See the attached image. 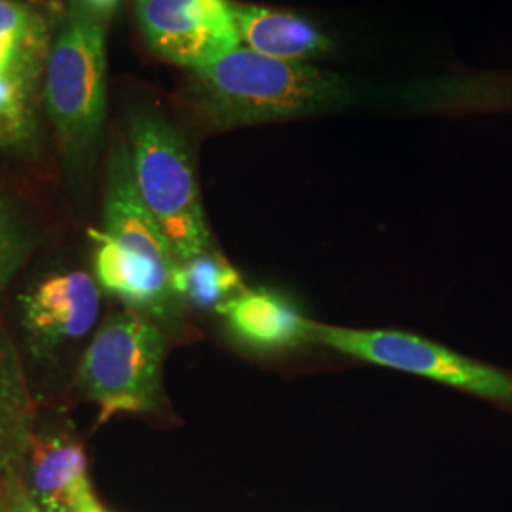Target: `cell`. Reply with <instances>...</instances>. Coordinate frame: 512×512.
Here are the masks:
<instances>
[{"label":"cell","mask_w":512,"mask_h":512,"mask_svg":"<svg viewBox=\"0 0 512 512\" xmlns=\"http://www.w3.org/2000/svg\"><path fill=\"white\" fill-rule=\"evenodd\" d=\"M21 478L42 512H80L95 497L84 446L59 427H38Z\"/></svg>","instance_id":"30bf717a"},{"label":"cell","mask_w":512,"mask_h":512,"mask_svg":"<svg viewBox=\"0 0 512 512\" xmlns=\"http://www.w3.org/2000/svg\"><path fill=\"white\" fill-rule=\"evenodd\" d=\"M37 429V406L18 348L0 325V476L21 471Z\"/></svg>","instance_id":"4fadbf2b"},{"label":"cell","mask_w":512,"mask_h":512,"mask_svg":"<svg viewBox=\"0 0 512 512\" xmlns=\"http://www.w3.org/2000/svg\"><path fill=\"white\" fill-rule=\"evenodd\" d=\"M0 512H6V495H4V484L0 478Z\"/></svg>","instance_id":"44dd1931"},{"label":"cell","mask_w":512,"mask_h":512,"mask_svg":"<svg viewBox=\"0 0 512 512\" xmlns=\"http://www.w3.org/2000/svg\"><path fill=\"white\" fill-rule=\"evenodd\" d=\"M80 512H109L99 501H97V497H93V499H90L84 507H82V511Z\"/></svg>","instance_id":"ffe728a7"},{"label":"cell","mask_w":512,"mask_h":512,"mask_svg":"<svg viewBox=\"0 0 512 512\" xmlns=\"http://www.w3.org/2000/svg\"><path fill=\"white\" fill-rule=\"evenodd\" d=\"M44 73L0 76V150L29 154L38 143V86Z\"/></svg>","instance_id":"2e32d148"},{"label":"cell","mask_w":512,"mask_h":512,"mask_svg":"<svg viewBox=\"0 0 512 512\" xmlns=\"http://www.w3.org/2000/svg\"><path fill=\"white\" fill-rule=\"evenodd\" d=\"M110 239L135 255L175 272L179 264L158 222L143 202L129 158L124 133H116L110 143L103 190V230Z\"/></svg>","instance_id":"ba28073f"},{"label":"cell","mask_w":512,"mask_h":512,"mask_svg":"<svg viewBox=\"0 0 512 512\" xmlns=\"http://www.w3.org/2000/svg\"><path fill=\"white\" fill-rule=\"evenodd\" d=\"M37 247V230L21 203L0 186V298Z\"/></svg>","instance_id":"e0dca14e"},{"label":"cell","mask_w":512,"mask_h":512,"mask_svg":"<svg viewBox=\"0 0 512 512\" xmlns=\"http://www.w3.org/2000/svg\"><path fill=\"white\" fill-rule=\"evenodd\" d=\"M219 313L232 336L258 351H285L313 344L315 321L266 289H245L228 300Z\"/></svg>","instance_id":"8fae6325"},{"label":"cell","mask_w":512,"mask_h":512,"mask_svg":"<svg viewBox=\"0 0 512 512\" xmlns=\"http://www.w3.org/2000/svg\"><path fill=\"white\" fill-rule=\"evenodd\" d=\"M52 31L31 6L0 0V76L44 73Z\"/></svg>","instance_id":"5bb4252c"},{"label":"cell","mask_w":512,"mask_h":512,"mask_svg":"<svg viewBox=\"0 0 512 512\" xmlns=\"http://www.w3.org/2000/svg\"><path fill=\"white\" fill-rule=\"evenodd\" d=\"M234 18L243 48L289 63H310L334 48L323 31L296 12L234 2Z\"/></svg>","instance_id":"7c38bea8"},{"label":"cell","mask_w":512,"mask_h":512,"mask_svg":"<svg viewBox=\"0 0 512 512\" xmlns=\"http://www.w3.org/2000/svg\"><path fill=\"white\" fill-rule=\"evenodd\" d=\"M181 99L198 126L228 131L342 109L351 101V86L344 76L310 63L279 61L239 46L192 71Z\"/></svg>","instance_id":"6da1fadb"},{"label":"cell","mask_w":512,"mask_h":512,"mask_svg":"<svg viewBox=\"0 0 512 512\" xmlns=\"http://www.w3.org/2000/svg\"><path fill=\"white\" fill-rule=\"evenodd\" d=\"M19 325L31 355L44 361L92 332L101 310V289L82 270L38 279L19 294Z\"/></svg>","instance_id":"52a82bcc"},{"label":"cell","mask_w":512,"mask_h":512,"mask_svg":"<svg viewBox=\"0 0 512 512\" xmlns=\"http://www.w3.org/2000/svg\"><path fill=\"white\" fill-rule=\"evenodd\" d=\"M0 478L6 495V512H42L31 495L27 494L21 471H8Z\"/></svg>","instance_id":"ac0fdd59"},{"label":"cell","mask_w":512,"mask_h":512,"mask_svg":"<svg viewBox=\"0 0 512 512\" xmlns=\"http://www.w3.org/2000/svg\"><path fill=\"white\" fill-rule=\"evenodd\" d=\"M173 289L184 306L219 311L247 287L238 270L219 251H209L175 266Z\"/></svg>","instance_id":"9a60e30c"},{"label":"cell","mask_w":512,"mask_h":512,"mask_svg":"<svg viewBox=\"0 0 512 512\" xmlns=\"http://www.w3.org/2000/svg\"><path fill=\"white\" fill-rule=\"evenodd\" d=\"M124 135L137 190L177 262L217 251L183 133L160 110L137 107L128 114Z\"/></svg>","instance_id":"3957f363"},{"label":"cell","mask_w":512,"mask_h":512,"mask_svg":"<svg viewBox=\"0 0 512 512\" xmlns=\"http://www.w3.org/2000/svg\"><path fill=\"white\" fill-rule=\"evenodd\" d=\"M42 90L65 171H92L107 118V31L78 0L50 42Z\"/></svg>","instance_id":"7a4b0ae2"},{"label":"cell","mask_w":512,"mask_h":512,"mask_svg":"<svg viewBox=\"0 0 512 512\" xmlns=\"http://www.w3.org/2000/svg\"><path fill=\"white\" fill-rule=\"evenodd\" d=\"M313 344H323L366 363L423 376L492 403L512 406V374L478 363L416 334L401 330L342 329L315 323Z\"/></svg>","instance_id":"5b68a950"},{"label":"cell","mask_w":512,"mask_h":512,"mask_svg":"<svg viewBox=\"0 0 512 512\" xmlns=\"http://www.w3.org/2000/svg\"><path fill=\"white\" fill-rule=\"evenodd\" d=\"M78 2L84 4L90 12L101 19L110 18L120 4V0H78Z\"/></svg>","instance_id":"d6986e66"},{"label":"cell","mask_w":512,"mask_h":512,"mask_svg":"<svg viewBox=\"0 0 512 512\" xmlns=\"http://www.w3.org/2000/svg\"><path fill=\"white\" fill-rule=\"evenodd\" d=\"M93 277L101 289L126 310L141 313L158 325L175 323L183 302L173 289V272L135 255L105 232H93Z\"/></svg>","instance_id":"9c48e42d"},{"label":"cell","mask_w":512,"mask_h":512,"mask_svg":"<svg viewBox=\"0 0 512 512\" xmlns=\"http://www.w3.org/2000/svg\"><path fill=\"white\" fill-rule=\"evenodd\" d=\"M165 353L164 330L141 313L124 310L101 323L74 374L78 393L99 410V425L162 406Z\"/></svg>","instance_id":"277c9868"},{"label":"cell","mask_w":512,"mask_h":512,"mask_svg":"<svg viewBox=\"0 0 512 512\" xmlns=\"http://www.w3.org/2000/svg\"><path fill=\"white\" fill-rule=\"evenodd\" d=\"M148 48L167 63L198 71L241 46L234 0H133Z\"/></svg>","instance_id":"8992f818"}]
</instances>
